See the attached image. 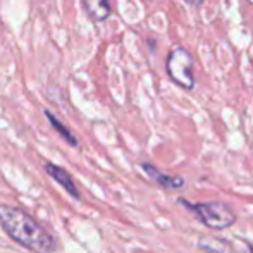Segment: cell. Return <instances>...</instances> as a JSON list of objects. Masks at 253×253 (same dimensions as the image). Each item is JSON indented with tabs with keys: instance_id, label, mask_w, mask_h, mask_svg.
Listing matches in <instances>:
<instances>
[{
	"instance_id": "obj_4",
	"label": "cell",
	"mask_w": 253,
	"mask_h": 253,
	"mask_svg": "<svg viewBox=\"0 0 253 253\" xmlns=\"http://www.w3.org/2000/svg\"><path fill=\"white\" fill-rule=\"evenodd\" d=\"M141 169L145 170V174H147L152 181H155V183L160 184L162 188H167V190H179V188L184 186V177L166 174L157 169L155 166H152V164H141Z\"/></svg>"
},
{
	"instance_id": "obj_7",
	"label": "cell",
	"mask_w": 253,
	"mask_h": 253,
	"mask_svg": "<svg viewBox=\"0 0 253 253\" xmlns=\"http://www.w3.org/2000/svg\"><path fill=\"white\" fill-rule=\"evenodd\" d=\"M45 116H47V119L50 121V124H52V127H53V129H55L57 133H59L60 136H62L64 140L67 141V143H69V145H73V147H78V138L73 134V131H71V129H67V127L64 126V124L60 123V121L57 119L55 116H53V114L50 112V110H45Z\"/></svg>"
},
{
	"instance_id": "obj_6",
	"label": "cell",
	"mask_w": 253,
	"mask_h": 253,
	"mask_svg": "<svg viewBox=\"0 0 253 253\" xmlns=\"http://www.w3.org/2000/svg\"><path fill=\"white\" fill-rule=\"evenodd\" d=\"M83 7L88 16H90V19L95 21V23L107 21L110 12H112L110 0H83Z\"/></svg>"
},
{
	"instance_id": "obj_5",
	"label": "cell",
	"mask_w": 253,
	"mask_h": 253,
	"mask_svg": "<svg viewBox=\"0 0 253 253\" xmlns=\"http://www.w3.org/2000/svg\"><path fill=\"white\" fill-rule=\"evenodd\" d=\"M45 170H47V174L52 177L53 181H57V183L60 184V186L64 188V190L67 191V193L71 195L73 198H76V200H80V191H78V186L76 183L73 181V177H71V174L67 172L66 169H62V167L55 166V164H50L47 162L45 164Z\"/></svg>"
},
{
	"instance_id": "obj_2",
	"label": "cell",
	"mask_w": 253,
	"mask_h": 253,
	"mask_svg": "<svg viewBox=\"0 0 253 253\" xmlns=\"http://www.w3.org/2000/svg\"><path fill=\"white\" fill-rule=\"evenodd\" d=\"M179 203L186 207L188 210H191L198 217V220H202L210 229H226V227H231L236 222L234 210L224 202L215 200V202L191 203L184 200V198H179Z\"/></svg>"
},
{
	"instance_id": "obj_1",
	"label": "cell",
	"mask_w": 253,
	"mask_h": 253,
	"mask_svg": "<svg viewBox=\"0 0 253 253\" xmlns=\"http://www.w3.org/2000/svg\"><path fill=\"white\" fill-rule=\"evenodd\" d=\"M0 224L10 240L33 253H53L59 241L23 209L0 205Z\"/></svg>"
},
{
	"instance_id": "obj_8",
	"label": "cell",
	"mask_w": 253,
	"mask_h": 253,
	"mask_svg": "<svg viewBox=\"0 0 253 253\" xmlns=\"http://www.w3.org/2000/svg\"><path fill=\"white\" fill-rule=\"evenodd\" d=\"M184 2H186L188 5H191V7H198V5H202V3H203V0H184Z\"/></svg>"
},
{
	"instance_id": "obj_3",
	"label": "cell",
	"mask_w": 253,
	"mask_h": 253,
	"mask_svg": "<svg viewBox=\"0 0 253 253\" xmlns=\"http://www.w3.org/2000/svg\"><path fill=\"white\" fill-rule=\"evenodd\" d=\"M166 71L170 81L183 90H193L195 88V74H193V55L183 47H174L169 52L166 60Z\"/></svg>"
}]
</instances>
